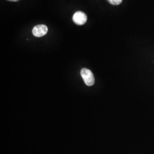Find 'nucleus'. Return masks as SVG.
<instances>
[{"mask_svg": "<svg viewBox=\"0 0 154 154\" xmlns=\"http://www.w3.org/2000/svg\"><path fill=\"white\" fill-rule=\"evenodd\" d=\"M123 0H107V1L113 5H118L122 2Z\"/></svg>", "mask_w": 154, "mask_h": 154, "instance_id": "4", "label": "nucleus"}, {"mask_svg": "<svg viewBox=\"0 0 154 154\" xmlns=\"http://www.w3.org/2000/svg\"><path fill=\"white\" fill-rule=\"evenodd\" d=\"M81 75L86 85L91 86L94 84L95 78L91 70L86 68H83L81 71Z\"/></svg>", "mask_w": 154, "mask_h": 154, "instance_id": "1", "label": "nucleus"}, {"mask_svg": "<svg viewBox=\"0 0 154 154\" xmlns=\"http://www.w3.org/2000/svg\"><path fill=\"white\" fill-rule=\"evenodd\" d=\"M88 20V17L84 12L78 11L75 12L72 16V21L78 25H84Z\"/></svg>", "mask_w": 154, "mask_h": 154, "instance_id": "2", "label": "nucleus"}, {"mask_svg": "<svg viewBox=\"0 0 154 154\" xmlns=\"http://www.w3.org/2000/svg\"><path fill=\"white\" fill-rule=\"evenodd\" d=\"M8 1H12V2H17V1H18L19 0H8Z\"/></svg>", "mask_w": 154, "mask_h": 154, "instance_id": "5", "label": "nucleus"}, {"mask_svg": "<svg viewBox=\"0 0 154 154\" xmlns=\"http://www.w3.org/2000/svg\"><path fill=\"white\" fill-rule=\"evenodd\" d=\"M48 32V28L45 25H38L34 26L32 30L33 34L36 37H41L46 35Z\"/></svg>", "mask_w": 154, "mask_h": 154, "instance_id": "3", "label": "nucleus"}]
</instances>
